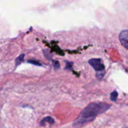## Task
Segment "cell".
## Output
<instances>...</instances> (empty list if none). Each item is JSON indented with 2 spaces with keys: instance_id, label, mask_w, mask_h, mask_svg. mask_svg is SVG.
<instances>
[{
  "instance_id": "7a4b0ae2",
  "label": "cell",
  "mask_w": 128,
  "mask_h": 128,
  "mask_svg": "<svg viewBox=\"0 0 128 128\" xmlns=\"http://www.w3.org/2000/svg\"><path fill=\"white\" fill-rule=\"evenodd\" d=\"M90 64L96 72V76L99 79H101L104 74L105 67L102 64L101 59L92 58L89 61Z\"/></svg>"
},
{
  "instance_id": "8992f818",
  "label": "cell",
  "mask_w": 128,
  "mask_h": 128,
  "mask_svg": "<svg viewBox=\"0 0 128 128\" xmlns=\"http://www.w3.org/2000/svg\"><path fill=\"white\" fill-rule=\"evenodd\" d=\"M24 54H22L21 56H19L17 59L16 60V65H19L22 61H23V58H24Z\"/></svg>"
},
{
  "instance_id": "277c9868",
  "label": "cell",
  "mask_w": 128,
  "mask_h": 128,
  "mask_svg": "<svg viewBox=\"0 0 128 128\" xmlns=\"http://www.w3.org/2000/svg\"><path fill=\"white\" fill-rule=\"evenodd\" d=\"M49 122L50 124H53L54 122V121L53 119L51 117H46L45 118H44L42 121L40 122V124L41 126H45L46 125V122Z\"/></svg>"
},
{
  "instance_id": "52a82bcc",
  "label": "cell",
  "mask_w": 128,
  "mask_h": 128,
  "mask_svg": "<svg viewBox=\"0 0 128 128\" xmlns=\"http://www.w3.org/2000/svg\"><path fill=\"white\" fill-rule=\"evenodd\" d=\"M28 62H31V63H32L33 64H35V65H39V66H41V64H40V63H38V62H36V61H28Z\"/></svg>"
},
{
  "instance_id": "3957f363",
  "label": "cell",
  "mask_w": 128,
  "mask_h": 128,
  "mask_svg": "<svg viewBox=\"0 0 128 128\" xmlns=\"http://www.w3.org/2000/svg\"><path fill=\"white\" fill-rule=\"evenodd\" d=\"M119 39L121 44L128 50V30H123L120 32Z\"/></svg>"
},
{
  "instance_id": "6da1fadb",
  "label": "cell",
  "mask_w": 128,
  "mask_h": 128,
  "mask_svg": "<svg viewBox=\"0 0 128 128\" xmlns=\"http://www.w3.org/2000/svg\"><path fill=\"white\" fill-rule=\"evenodd\" d=\"M111 105L104 102H92L84 109L78 118L73 122V127L80 128L92 122L98 114L103 113L111 108Z\"/></svg>"
},
{
  "instance_id": "5b68a950",
  "label": "cell",
  "mask_w": 128,
  "mask_h": 128,
  "mask_svg": "<svg viewBox=\"0 0 128 128\" xmlns=\"http://www.w3.org/2000/svg\"><path fill=\"white\" fill-rule=\"evenodd\" d=\"M118 96V94L117 91H114L111 93V100L112 101H116V99H117Z\"/></svg>"
}]
</instances>
